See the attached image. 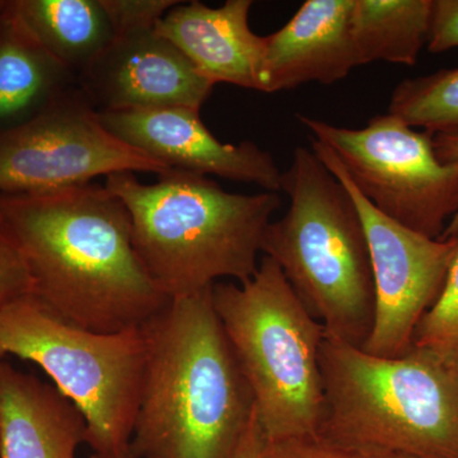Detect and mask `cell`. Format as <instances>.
<instances>
[{
  "label": "cell",
  "instance_id": "cell-18",
  "mask_svg": "<svg viewBox=\"0 0 458 458\" xmlns=\"http://www.w3.org/2000/svg\"><path fill=\"white\" fill-rule=\"evenodd\" d=\"M433 0H354L351 31L360 64L415 65L429 38Z\"/></svg>",
  "mask_w": 458,
  "mask_h": 458
},
{
  "label": "cell",
  "instance_id": "cell-25",
  "mask_svg": "<svg viewBox=\"0 0 458 458\" xmlns=\"http://www.w3.org/2000/svg\"><path fill=\"white\" fill-rule=\"evenodd\" d=\"M436 155L445 164H458V131L436 132L433 134ZM458 237V213L448 223L443 240Z\"/></svg>",
  "mask_w": 458,
  "mask_h": 458
},
{
  "label": "cell",
  "instance_id": "cell-23",
  "mask_svg": "<svg viewBox=\"0 0 458 458\" xmlns=\"http://www.w3.org/2000/svg\"><path fill=\"white\" fill-rule=\"evenodd\" d=\"M32 293V280L22 255L0 223V309Z\"/></svg>",
  "mask_w": 458,
  "mask_h": 458
},
{
  "label": "cell",
  "instance_id": "cell-13",
  "mask_svg": "<svg viewBox=\"0 0 458 458\" xmlns=\"http://www.w3.org/2000/svg\"><path fill=\"white\" fill-rule=\"evenodd\" d=\"M251 7V0H227L218 8L198 0L180 2L157 23L156 31L214 86L228 83L264 92L265 36L250 29Z\"/></svg>",
  "mask_w": 458,
  "mask_h": 458
},
{
  "label": "cell",
  "instance_id": "cell-27",
  "mask_svg": "<svg viewBox=\"0 0 458 458\" xmlns=\"http://www.w3.org/2000/svg\"><path fill=\"white\" fill-rule=\"evenodd\" d=\"M89 458H108V457L99 456V454H90Z\"/></svg>",
  "mask_w": 458,
  "mask_h": 458
},
{
  "label": "cell",
  "instance_id": "cell-17",
  "mask_svg": "<svg viewBox=\"0 0 458 458\" xmlns=\"http://www.w3.org/2000/svg\"><path fill=\"white\" fill-rule=\"evenodd\" d=\"M27 29L75 77H82L113 41L101 0H12Z\"/></svg>",
  "mask_w": 458,
  "mask_h": 458
},
{
  "label": "cell",
  "instance_id": "cell-28",
  "mask_svg": "<svg viewBox=\"0 0 458 458\" xmlns=\"http://www.w3.org/2000/svg\"><path fill=\"white\" fill-rule=\"evenodd\" d=\"M5 0H0V9L3 8V5H4Z\"/></svg>",
  "mask_w": 458,
  "mask_h": 458
},
{
  "label": "cell",
  "instance_id": "cell-11",
  "mask_svg": "<svg viewBox=\"0 0 458 458\" xmlns=\"http://www.w3.org/2000/svg\"><path fill=\"white\" fill-rule=\"evenodd\" d=\"M98 114L186 107L200 111L214 84L156 27L114 33L113 41L80 78Z\"/></svg>",
  "mask_w": 458,
  "mask_h": 458
},
{
  "label": "cell",
  "instance_id": "cell-15",
  "mask_svg": "<svg viewBox=\"0 0 458 458\" xmlns=\"http://www.w3.org/2000/svg\"><path fill=\"white\" fill-rule=\"evenodd\" d=\"M82 445L80 409L55 386L0 360V458H77Z\"/></svg>",
  "mask_w": 458,
  "mask_h": 458
},
{
  "label": "cell",
  "instance_id": "cell-22",
  "mask_svg": "<svg viewBox=\"0 0 458 458\" xmlns=\"http://www.w3.org/2000/svg\"><path fill=\"white\" fill-rule=\"evenodd\" d=\"M180 0H101L114 33L156 27Z\"/></svg>",
  "mask_w": 458,
  "mask_h": 458
},
{
  "label": "cell",
  "instance_id": "cell-21",
  "mask_svg": "<svg viewBox=\"0 0 458 458\" xmlns=\"http://www.w3.org/2000/svg\"><path fill=\"white\" fill-rule=\"evenodd\" d=\"M261 458H415L399 452L333 441L321 434L267 441Z\"/></svg>",
  "mask_w": 458,
  "mask_h": 458
},
{
  "label": "cell",
  "instance_id": "cell-14",
  "mask_svg": "<svg viewBox=\"0 0 458 458\" xmlns=\"http://www.w3.org/2000/svg\"><path fill=\"white\" fill-rule=\"evenodd\" d=\"M352 3L307 0L284 27L265 36V93L333 84L360 66L351 31Z\"/></svg>",
  "mask_w": 458,
  "mask_h": 458
},
{
  "label": "cell",
  "instance_id": "cell-7",
  "mask_svg": "<svg viewBox=\"0 0 458 458\" xmlns=\"http://www.w3.org/2000/svg\"><path fill=\"white\" fill-rule=\"evenodd\" d=\"M9 355L38 364L80 409L93 454L129 458L147 358L143 327L95 333L30 293L0 309V360Z\"/></svg>",
  "mask_w": 458,
  "mask_h": 458
},
{
  "label": "cell",
  "instance_id": "cell-8",
  "mask_svg": "<svg viewBox=\"0 0 458 458\" xmlns=\"http://www.w3.org/2000/svg\"><path fill=\"white\" fill-rule=\"evenodd\" d=\"M311 140L339 159L361 195L403 227L439 240L458 213V164L436 155L433 134L394 114H377L364 128L333 125L298 114Z\"/></svg>",
  "mask_w": 458,
  "mask_h": 458
},
{
  "label": "cell",
  "instance_id": "cell-10",
  "mask_svg": "<svg viewBox=\"0 0 458 458\" xmlns=\"http://www.w3.org/2000/svg\"><path fill=\"white\" fill-rule=\"evenodd\" d=\"M311 149L351 195L369 242L375 318L361 351L375 357H403L414 346L419 322L441 294L458 237L436 240L393 221L360 194L327 146L311 140Z\"/></svg>",
  "mask_w": 458,
  "mask_h": 458
},
{
  "label": "cell",
  "instance_id": "cell-6",
  "mask_svg": "<svg viewBox=\"0 0 458 458\" xmlns=\"http://www.w3.org/2000/svg\"><path fill=\"white\" fill-rule=\"evenodd\" d=\"M214 309L254 394L267 441L311 436L325 415L319 351L325 328L273 259L245 283L213 285Z\"/></svg>",
  "mask_w": 458,
  "mask_h": 458
},
{
  "label": "cell",
  "instance_id": "cell-5",
  "mask_svg": "<svg viewBox=\"0 0 458 458\" xmlns=\"http://www.w3.org/2000/svg\"><path fill=\"white\" fill-rule=\"evenodd\" d=\"M325 415L318 434L415 458H458V369L412 346L370 355L325 333Z\"/></svg>",
  "mask_w": 458,
  "mask_h": 458
},
{
  "label": "cell",
  "instance_id": "cell-20",
  "mask_svg": "<svg viewBox=\"0 0 458 458\" xmlns=\"http://www.w3.org/2000/svg\"><path fill=\"white\" fill-rule=\"evenodd\" d=\"M414 346L458 369V250L438 300L419 322Z\"/></svg>",
  "mask_w": 458,
  "mask_h": 458
},
{
  "label": "cell",
  "instance_id": "cell-16",
  "mask_svg": "<svg viewBox=\"0 0 458 458\" xmlns=\"http://www.w3.org/2000/svg\"><path fill=\"white\" fill-rule=\"evenodd\" d=\"M80 87L18 17L12 0L0 9V132L22 125Z\"/></svg>",
  "mask_w": 458,
  "mask_h": 458
},
{
  "label": "cell",
  "instance_id": "cell-19",
  "mask_svg": "<svg viewBox=\"0 0 458 458\" xmlns=\"http://www.w3.org/2000/svg\"><path fill=\"white\" fill-rule=\"evenodd\" d=\"M388 114L432 134L458 131V68L403 81L391 96Z\"/></svg>",
  "mask_w": 458,
  "mask_h": 458
},
{
  "label": "cell",
  "instance_id": "cell-4",
  "mask_svg": "<svg viewBox=\"0 0 458 458\" xmlns=\"http://www.w3.org/2000/svg\"><path fill=\"white\" fill-rule=\"evenodd\" d=\"M282 190L288 210L271 221L261 252L279 265L327 336L363 348L375 318V285L360 213L311 148L297 147Z\"/></svg>",
  "mask_w": 458,
  "mask_h": 458
},
{
  "label": "cell",
  "instance_id": "cell-2",
  "mask_svg": "<svg viewBox=\"0 0 458 458\" xmlns=\"http://www.w3.org/2000/svg\"><path fill=\"white\" fill-rule=\"evenodd\" d=\"M141 327L147 358L129 458H234L255 399L212 288L172 298Z\"/></svg>",
  "mask_w": 458,
  "mask_h": 458
},
{
  "label": "cell",
  "instance_id": "cell-9",
  "mask_svg": "<svg viewBox=\"0 0 458 458\" xmlns=\"http://www.w3.org/2000/svg\"><path fill=\"white\" fill-rule=\"evenodd\" d=\"M170 170L111 134L81 87L0 132V194H38L120 172L159 176Z\"/></svg>",
  "mask_w": 458,
  "mask_h": 458
},
{
  "label": "cell",
  "instance_id": "cell-3",
  "mask_svg": "<svg viewBox=\"0 0 458 458\" xmlns=\"http://www.w3.org/2000/svg\"><path fill=\"white\" fill-rule=\"evenodd\" d=\"M105 186L128 209L135 250L171 300L225 280L251 279L265 231L280 207L276 192L232 194L208 176L174 168L150 185L120 172L107 176Z\"/></svg>",
  "mask_w": 458,
  "mask_h": 458
},
{
  "label": "cell",
  "instance_id": "cell-12",
  "mask_svg": "<svg viewBox=\"0 0 458 458\" xmlns=\"http://www.w3.org/2000/svg\"><path fill=\"white\" fill-rule=\"evenodd\" d=\"M99 120L123 143L174 170L255 183L276 194L282 190L283 172L267 150L249 140L222 143L205 126L200 111H119L99 114Z\"/></svg>",
  "mask_w": 458,
  "mask_h": 458
},
{
  "label": "cell",
  "instance_id": "cell-1",
  "mask_svg": "<svg viewBox=\"0 0 458 458\" xmlns=\"http://www.w3.org/2000/svg\"><path fill=\"white\" fill-rule=\"evenodd\" d=\"M0 223L32 294L71 324L119 333L143 327L171 301L135 250L128 209L105 185L0 194Z\"/></svg>",
  "mask_w": 458,
  "mask_h": 458
},
{
  "label": "cell",
  "instance_id": "cell-24",
  "mask_svg": "<svg viewBox=\"0 0 458 458\" xmlns=\"http://www.w3.org/2000/svg\"><path fill=\"white\" fill-rule=\"evenodd\" d=\"M427 47L434 54L458 47V0H433Z\"/></svg>",
  "mask_w": 458,
  "mask_h": 458
},
{
  "label": "cell",
  "instance_id": "cell-26",
  "mask_svg": "<svg viewBox=\"0 0 458 458\" xmlns=\"http://www.w3.org/2000/svg\"><path fill=\"white\" fill-rule=\"evenodd\" d=\"M264 445V433H262L258 412L255 410L254 417L247 427L245 436L240 443V447H238L234 458H261Z\"/></svg>",
  "mask_w": 458,
  "mask_h": 458
}]
</instances>
